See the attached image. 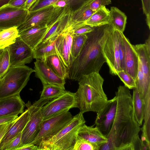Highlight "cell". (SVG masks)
<instances>
[{
  "instance_id": "cell-1",
  "label": "cell",
  "mask_w": 150,
  "mask_h": 150,
  "mask_svg": "<svg viewBox=\"0 0 150 150\" xmlns=\"http://www.w3.org/2000/svg\"><path fill=\"white\" fill-rule=\"evenodd\" d=\"M117 104L107 142L100 150H142L139 137L141 130L134 116L132 95L129 89L120 86L115 93Z\"/></svg>"
},
{
  "instance_id": "cell-2",
  "label": "cell",
  "mask_w": 150,
  "mask_h": 150,
  "mask_svg": "<svg viewBox=\"0 0 150 150\" xmlns=\"http://www.w3.org/2000/svg\"><path fill=\"white\" fill-rule=\"evenodd\" d=\"M114 28L109 24L105 25L95 27L86 34L87 37L79 55L68 69L67 79L79 81L83 75L99 72L106 62L103 47Z\"/></svg>"
},
{
  "instance_id": "cell-3",
  "label": "cell",
  "mask_w": 150,
  "mask_h": 150,
  "mask_svg": "<svg viewBox=\"0 0 150 150\" xmlns=\"http://www.w3.org/2000/svg\"><path fill=\"white\" fill-rule=\"evenodd\" d=\"M104 81L99 72H95L83 75L78 81L75 94L80 112L97 113L104 107L108 100L103 88Z\"/></svg>"
},
{
  "instance_id": "cell-4",
  "label": "cell",
  "mask_w": 150,
  "mask_h": 150,
  "mask_svg": "<svg viewBox=\"0 0 150 150\" xmlns=\"http://www.w3.org/2000/svg\"><path fill=\"white\" fill-rule=\"evenodd\" d=\"M85 122L83 113L80 112L56 134L41 143L39 150H73L78 131Z\"/></svg>"
},
{
  "instance_id": "cell-5",
  "label": "cell",
  "mask_w": 150,
  "mask_h": 150,
  "mask_svg": "<svg viewBox=\"0 0 150 150\" xmlns=\"http://www.w3.org/2000/svg\"><path fill=\"white\" fill-rule=\"evenodd\" d=\"M34 72L25 65L10 67L0 78V99L20 94Z\"/></svg>"
},
{
  "instance_id": "cell-6",
  "label": "cell",
  "mask_w": 150,
  "mask_h": 150,
  "mask_svg": "<svg viewBox=\"0 0 150 150\" xmlns=\"http://www.w3.org/2000/svg\"><path fill=\"white\" fill-rule=\"evenodd\" d=\"M123 33L113 29L105 42L103 47V52L110 73L117 75L122 70L124 48L123 40Z\"/></svg>"
},
{
  "instance_id": "cell-7",
  "label": "cell",
  "mask_w": 150,
  "mask_h": 150,
  "mask_svg": "<svg viewBox=\"0 0 150 150\" xmlns=\"http://www.w3.org/2000/svg\"><path fill=\"white\" fill-rule=\"evenodd\" d=\"M49 101L48 99L40 98L32 105L30 101L25 105L29 110V117L22 132L21 146L31 144L37 137L43 120L41 112L42 108Z\"/></svg>"
},
{
  "instance_id": "cell-8",
  "label": "cell",
  "mask_w": 150,
  "mask_h": 150,
  "mask_svg": "<svg viewBox=\"0 0 150 150\" xmlns=\"http://www.w3.org/2000/svg\"><path fill=\"white\" fill-rule=\"evenodd\" d=\"M73 117L69 110H66L43 120L39 132L31 144L38 146L49 139L68 125Z\"/></svg>"
},
{
  "instance_id": "cell-9",
  "label": "cell",
  "mask_w": 150,
  "mask_h": 150,
  "mask_svg": "<svg viewBox=\"0 0 150 150\" xmlns=\"http://www.w3.org/2000/svg\"><path fill=\"white\" fill-rule=\"evenodd\" d=\"M63 8L50 5L29 12L23 23L17 27L18 32L37 25L49 26L58 16Z\"/></svg>"
},
{
  "instance_id": "cell-10",
  "label": "cell",
  "mask_w": 150,
  "mask_h": 150,
  "mask_svg": "<svg viewBox=\"0 0 150 150\" xmlns=\"http://www.w3.org/2000/svg\"><path fill=\"white\" fill-rule=\"evenodd\" d=\"M77 107L75 93L66 91L61 96L49 101L43 105L41 112L44 120Z\"/></svg>"
},
{
  "instance_id": "cell-11",
  "label": "cell",
  "mask_w": 150,
  "mask_h": 150,
  "mask_svg": "<svg viewBox=\"0 0 150 150\" xmlns=\"http://www.w3.org/2000/svg\"><path fill=\"white\" fill-rule=\"evenodd\" d=\"M143 44L134 45L139 58L137 75L135 80L136 85H150V36Z\"/></svg>"
},
{
  "instance_id": "cell-12",
  "label": "cell",
  "mask_w": 150,
  "mask_h": 150,
  "mask_svg": "<svg viewBox=\"0 0 150 150\" xmlns=\"http://www.w3.org/2000/svg\"><path fill=\"white\" fill-rule=\"evenodd\" d=\"M10 67L30 63L33 58V50L18 36L8 47Z\"/></svg>"
},
{
  "instance_id": "cell-13",
  "label": "cell",
  "mask_w": 150,
  "mask_h": 150,
  "mask_svg": "<svg viewBox=\"0 0 150 150\" xmlns=\"http://www.w3.org/2000/svg\"><path fill=\"white\" fill-rule=\"evenodd\" d=\"M29 11L12 6L8 4L0 8V30L18 27L24 21Z\"/></svg>"
},
{
  "instance_id": "cell-14",
  "label": "cell",
  "mask_w": 150,
  "mask_h": 150,
  "mask_svg": "<svg viewBox=\"0 0 150 150\" xmlns=\"http://www.w3.org/2000/svg\"><path fill=\"white\" fill-rule=\"evenodd\" d=\"M117 99L115 96L108 100L104 107L98 112L95 125L106 137L111 129L115 114Z\"/></svg>"
},
{
  "instance_id": "cell-15",
  "label": "cell",
  "mask_w": 150,
  "mask_h": 150,
  "mask_svg": "<svg viewBox=\"0 0 150 150\" xmlns=\"http://www.w3.org/2000/svg\"><path fill=\"white\" fill-rule=\"evenodd\" d=\"M74 29L70 26L57 36L55 40L57 54L68 69L72 62L71 49Z\"/></svg>"
},
{
  "instance_id": "cell-16",
  "label": "cell",
  "mask_w": 150,
  "mask_h": 150,
  "mask_svg": "<svg viewBox=\"0 0 150 150\" xmlns=\"http://www.w3.org/2000/svg\"><path fill=\"white\" fill-rule=\"evenodd\" d=\"M123 40L124 54L122 70L135 80L138 68V55L134 45L124 34Z\"/></svg>"
},
{
  "instance_id": "cell-17",
  "label": "cell",
  "mask_w": 150,
  "mask_h": 150,
  "mask_svg": "<svg viewBox=\"0 0 150 150\" xmlns=\"http://www.w3.org/2000/svg\"><path fill=\"white\" fill-rule=\"evenodd\" d=\"M36 59L34 63L35 76L40 80L43 85L52 84L65 88V79L56 75L47 65L44 59Z\"/></svg>"
},
{
  "instance_id": "cell-18",
  "label": "cell",
  "mask_w": 150,
  "mask_h": 150,
  "mask_svg": "<svg viewBox=\"0 0 150 150\" xmlns=\"http://www.w3.org/2000/svg\"><path fill=\"white\" fill-rule=\"evenodd\" d=\"M92 0H40L29 10L36 11L47 6L52 5L54 7L65 8L70 11L72 14Z\"/></svg>"
},
{
  "instance_id": "cell-19",
  "label": "cell",
  "mask_w": 150,
  "mask_h": 150,
  "mask_svg": "<svg viewBox=\"0 0 150 150\" xmlns=\"http://www.w3.org/2000/svg\"><path fill=\"white\" fill-rule=\"evenodd\" d=\"M20 94L0 99V117L18 115L24 112L25 106Z\"/></svg>"
},
{
  "instance_id": "cell-20",
  "label": "cell",
  "mask_w": 150,
  "mask_h": 150,
  "mask_svg": "<svg viewBox=\"0 0 150 150\" xmlns=\"http://www.w3.org/2000/svg\"><path fill=\"white\" fill-rule=\"evenodd\" d=\"M49 28L47 25L35 26L19 32V36L33 50L44 38Z\"/></svg>"
},
{
  "instance_id": "cell-21",
  "label": "cell",
  "mask_w": 150,
  "mask_h": 150,
  "mask_svg": "<svg viewBox=\"0 0 150 150\" xmlns=\"http://www.w3.org/2000/svg\"><path fill=\"white\" fill-rule=\"evenodd\" d=\"M29 117V111L27 108L24 112L14 120V122L8 130L0 144V150L11 140L20 132H22L27 124Z\"/></svg>"
},
{
  "instance_id": "cell-22",
  "label": "cell",
  "mask_w": 150,
  "mask_h": 150,
  "mask_svg": "<svg viewBox=\"0 0 150 150\" xmlns=\"http://www.w3.org/2000/svg\"><path fill=\"white\" fill-rule=\"evenodd\" d=\"M95 124L91 126L85 124L79 129L77 135L90 142L97 144L100 147L108 142V139L105 137Z\"/></svg>"
},
{
  "instance_id": "cell-23",
  "label": "cell",
  "mask_w": 150,
  "mask_h": 150,
  "mask_svg": "<svg viewBox=\"0 0 150 150\" xmlns=\"http://www.w3.org/2000/svg\"><path fill=\"white\" fill-rule=\"evenodd\" d=\"M56 38L50 39L44 42L39 44L33 50V58L44 59L48 56L57 54L55 45Z\"/></svg>"
},
{
  "instance_id": "cell-24",
  "label": "cell",
  "mask_w": 150,
  "mask_h": 150,
  "mask_svg": "<svg viewBox=\"0 0 150 150\" xmlns=\"http://www.w3.org/2000/svg\"><path fill=\"white\" fill-rule=\"evenodd\" d=\"M47 65L59 77L65 79L68 77V68L57 54L50 55L44 59Z\"/></svg>"
},
{
  "instance_id": "cell-25",
  "label": "cell",
  "mask_w": 150,
  "mask_h": 150,
  "mask_svg": "<svg viewBox=\"0 0 150 150\" xmlns=\"http://www.w3.org/2000/svg\"><path fill=\"white\" fill-rule=\"evenodd\" d=\"M85 23L93 27L109 24L110 10L105 6L99 8L94 11Z\"/></svg>"
},
{
  "instance_id": "cell-26",
  "label": "cell",
  "mask_w": 150,
  "mask_h": 150,
  "mask_svg": "<svg viewBox=\"0 0 150 150\" xmlns=\"http://www.w3.org/2000/svg\"><path fill=\"white\" fill-rule=\"evenodd\" d=\"M127 17L125 13L115 7H111L110 11V23L114 29L122 33L127 23Z\"/></svg>"
},
{
  "instance_id": "cell-27",
  "label": "cell",
  "mask_w": 150,
  "mask_h": 150,
  "mask_svg": "<svg viewBox=\"0 0 150 150\" xmlns=\"http://www.w3.org/2000/svg\"><path fill=\"white\" fill-rule=\"evenodd\" d=\"M132 101L135 118L138 124L140 126L142 125L144 118V105L136 88L133 89Z\"/></svg>"
},
{
  "instance_id": "cell-28",
  "label": "cell",
  "mask_w": 150,
  "mask_h": 150,
  "mask_svg": "<svg viewBox=\"0 0 150 150\" xmlns=\"http://www.w3.org/2000/svg\"><path fill=\"white\" fill-rule=\"evenodd\" d=\"M17 27L0 30V50H3L13 43L19 36Z\"/></svg>"
},
{
  "instance_id": "cell-29",
  "label": "cell",
  "mask_w": 150,
  "mask_h": 150,
  "mask_svg": "<svg viewBox=\"0 0 150 150\" xmlns=\"http://www.w3.org/2000/svg\"><path fill=\"white\" fill-rule=\"evenodd\" d=\"M43 85L40 98L51 100L61 96L66 91L65 88L57 85L50 84Z\"/></svg>"
},
{
  "instance_id": "cell-30",
  "label": "cell",
  "mask_w": 150,
  "mask_h": 150,
  "mask_svg": "<svg viewBox=\"0 0 150 150\" xmlns=\"http://www.w3.org/2000/svg\"><path fill=\"white\" fill-rule=\"evenodd\" d=\"M90 2L71 15V20L72 24L78 23H85L94 12L95 11L91 9L89 7Z\"/></svg>"
},
{
  "instance_id": "cell-31",
  "label": "cell",
  "mask_w": 150,
  "mask_h": 150,
  "mask_svg": "<svg viewBox=\"0 0 150 150\" xmlns=\"http://www.w3.org/2000/svg\"><path fill=\"white\" fill-rule=\"evenodd\" d=\"M87 37L86 34L79 35L74 34L71 49L72 62L79 55Z\"/></svg>"
},
{
  "instance_id": "cell-32",
  "label": "cell",
  "mask_w": 150,
  "mask_h": 150,
  "mask_svg": "<svg viewBox=\"0 0 150 150\" xmlns=\"http://www.w3.org/2000/svg\"><path fill=\"white\" fill-rule=\"evenodd\" d=\"M100 147L89 142L77 135L73 150H99Z\"/></svg>"
},
{
  "instance_id": "cell-33",
  "label": "cell",
  "mask_w": 150,
  "mask_h": 150,
  "mask_svg": "<svg viewBox=\"0 0 150 150\" xmlns=\"http://www.w3.org/2000/svg\"><path fill=\"white\" fill-rule=\"evenodd\" d=\"M10 67L8 47L3 50L0 54V78L7 71Z\"/></svg>"
},
{
  "instance_id": "cell-34",
  "label": "cell",
  "mask_w": 150,
  "mask_h": 150,
  "mask_svg": "<svg viewBox=\"0 0 150 150\" xmlns=\"http://www.w3.org/2000/svg\"><path fill=\"white\" fill-rule=\"evenodd\" d=\"M117 75L123 83L125 86L128 89H133L136 87L135 80L124 71L122 70L119 71Z\"/></svg>"
},
{
  "instance_id": "cell-35",
  "label": "cell",
  "mask_w": 150,
  "mask_h": 150,
  "mask_svg": "<svg viewBox=\"0 0 150 150\" xmlns=\"http://www.w3.org/2000/svg\"><path fill=\"white\" fill-rule=\"evenodd\" d=\"M21 135V132L8 142L1 150H17L22 146Z\"/></svg>"
},
{
  "instance_id": "cell-36",
  "label": "cell",
  "mask_w": 150,
  "mask_h": 150,
  "mask_svg": "<svg viewBox=\"0 0 150 150\" xmlns=\"http://www.w3.org/2000/svg\"><path fill=\"white\" fill-rule=\"evenodd\" d=\"M111 3V0H92L89 3L90 8L95 11L99 8Z\"/></svg>"
},
{
  "instance_id": "cell-37",
  "label": "cell",
  "mask_w": 150,
  "mask_h": 150,
  "mask_svg": "<svg viewBox=\"0 0 150 150\" xmlns=\"http://www.w3.org/2000/svg\"><path fill=\"white\" fill-rule=\"evenodd\" d=\"M144 13L146 17V22L150 28V0H141Z\"/></svg>"
},
{
  "instance_id": "cell-38",
  "label": "cell",
  "mask_w": 150,
  "mask_h": 150,
  "mask_svg": "<svg viewBox=\"0 0 150 150\" xmlns=\"http://www.w3.org/2000/svg\"><path fill=\"white\" fill-rule=\"evenodd\" d=\"M94 28L85 24L74 30L73 33L77 35L85 34L93 31Z\"/></svg>"
},
{
  "instance_id": "cell-39",
  "label": "cell",
  "mask_w": 150,
  "mask_h": 150,
  "mask_svg": "<svg viewBox=\"0 0 150 150\" xmlns=\"http://www.w3.org/2000/svg\"><path fill=\"white\" fill-rule=\"evenodd\" d=\"M14 121V120L0 125V144L4 136L11 126Z\"/></svg>"
},
{
  "instance_id": "cell-40",
  "label": "cell",
  "mask_w": 150,
  "mask_h": 150,
  "mask_svg": "<svg viewBox=\"0 0 150 150\" xmlns=\"http://www.w3.org/2000/svg\"><path fill=\"white\" fill-rule=\"evenodd\" d=\"M27 0H10L8 4L11 6L14 7L25 8V4Z\"/></svg>"
},
{
  "instance_id": "cell-41",
  "label": "cell",
  "mask_w": 150,
  "mask_h": 150,
  "mask_svg": "<svg viewBox=\"0 0 150 150\" xmlns=\"http://www.w3.org/2000/svg\"><path fill=\"white\" fill-rule=\"evenodd\" d=\"M18 117V115H9L0 117V125L13 121Z\"/></svg>"
},
{
  "instance_id": "cell-42",
  "label": "cell",
  "mask_w": 150,
  "mask_h": 150,
  "mask_svg": "<svg viewBox=\"0 0 150 150\" xmlns=\"http://www.w3.org/2000/svg\"><path fill=\"white\" fill-rule=\"evenodd\" d=\"M39 150L38 146L34 144L24 145L18 148L17 150Z\"/></svg>"
},
{
  "instance_id": "cell-43",
  "label": "cell",
  "mask_w": 150,
  "mask_h": 150,
  "mask_svg": "<svg viewBox=\"0 0 150 150\" xmlns=\"http://www.w3.org/2000/svg\"><path fill=\"white\" fill-rule=\"evenodd\" d=\"M40 0H27L25 5L24 8L25 9L28 10L35 4L38 3Z\"/></svg>"
},
{
  "instance_id": "cell-44",
  "label": "cell",
  "mask_w": 150,
  "mask_h": 150,
  "mask_svg": "<svg viewBox=\"0 0 150 150\" xmlns=\"http://www.w3.org/2000/svg\"><path fill=\"white\" fill-rule=\"evenodd\" d=\"M10 0H0V8L3 5L8 4Z\"/></svg>"
},
{
  "instance_id": "cell-45",
  "label": "cell",
  "mask_w": 150,
  "mask_h": 150,
  "mask_svg": "<svg viewBox=\"0 0 150 150\" xmlns=\"http://www.w3.org/2000/svg\"><path fill=\"white\" fill-rule=\"evenodd\" d=\"M3 50H0V53Z\"/></svg>"
},
{
  "instance_id": "cell-46",
  "label": "cell",
  "mask_w": 150,
  "mask_h": 150,
  "mask_svg": "<svg viewBox=\"0 0 150 150\" xmlns=\"http://www.w3.org/2000/svg\"></svg>"
},
{
  "instance_id": "cell-47",
  "label": "cell",
  "mask_w": 150,
  "mask_h": 150,
  "mask_svg": "<svg viewBox=\"0 0 150 150\" xmlns=\"http://www.w3.org/2000/svg\"></svg>"
}]
</instances>
